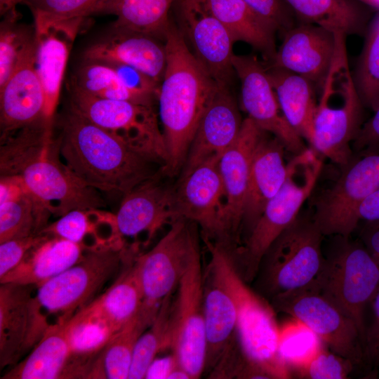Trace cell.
Listing matches in <instances>:
<instances>
[{
  "instance_id": "cell-1",
  "label": "cell",
  "mask_w": 379,
  "mask_h": 379,
  "mask_svg": "<svg viewBox=\"0 0 379 379\" xmlns=\"http://www.w3.org/2000/svg\"><path fill=\"white\" fill-rule=\"evenodd\" d=\"M55 138L69 171L98 191L125 195L141 183L164 174V166L93 124L72 107L58 124Z\"/></svg>"
},
{
  "instance_id": "cell-2",
  "label": "cell",
  "mask_w": 379,
  "mask_h": 379,
  "mask_svg": "<svg viewBox=\"0 0 379 379\" xmlns=\"http://www.w3.org/2000/svg\"><path fill=\"white\" fill-rule=\"evenodd\" d=\"M0 141L1 175L20 177L52 214L60 217L74 209L105 207L98 190L84 184L60 161L53 132L44 121Z\"/></svg>"
},
{
  "instance_id": "cell-3",
  "label": "cell",
  "mask_w": 379,
  "mask_h": 379,
  "mask_svg": "<svg viewBox=\"0 0 379 379\" xmlns=\"http://www.w3.org/2000/svg\"><path fill=\"white\" fill-rule=\"evenodd\" d=\"M164 41L166 62L157 100L168 156L164 174L172 176L182 169L199 122L219 84L192 53L172 20Z\"/></svg>"
},
{
  "instance_id": "cell-4",
  "label": "cell",
  "mask_w": 379,
  "mask_h": 379,
  "mask_svg": "<svg viewBox=\"0 0 379 379\" xmlns=\"http://www.w3.org/2000/svg\"><path fill=\"white\" fill-rule=\"evenodd\" d=\"M203 239L211 255L208 266L234 302L237 336L246 360L267 378H289V368L278 353L279 326L274 307L246 285L227 249L217 242Z\"/></svg>"
},
{
  "instance_id": "cell-5",
  "label": "cell",
  "mask_w": 379,
  "mask_h": 379,
  "mask_svg": "<svg viewBox=\"0 0 379 379\" xmlns=\"http://www.w3.org/2000/svg\"><path fill=\"white\" fill-rule=\"evenodd\" d=\"M347 36L335 32L334 55L320 87L310 143L320 155L341 166L353 156L350 145L364 124V107L350 68Z\"/></svg>"
},
{
  "instance_id": "cell-6",
  "label": "cell",
  "mask_w": 379,
  "mask_h": 379,
  "mask_svg": "<svg viewBox=\"0 0 379 379\" xmlns=\"http://www.w3.org/2000/svg\"><path fill=\"white\" fill-rule=\"evenodd\" d=\"M320 154L306 148L288 163V175L283 185L265 209L234 257L237 269L246 282L258 274L266 251L298 217L304 202L312 194L322 169Z\"/></svg>"
},
{
  "instance_id": "cell-7",
  "label": "cell",
  "mask_w": 379,
  "mask_h": 379,
  "mask_svg": "<svg viewBox=\"0 0 379 379\" xmlns=\"http://www.w3.org/2000/svg\"><path fill=\"white\" fill-rule=\"evenodd\" d=\"M339 237V244L324 257L321 271L307 286L356 323L364 343V310L379 288V265L363 244Z\"/></svg>"
},
{
  "instance_id": "cell-8",
  "label": "cell",
  "mask_w": 379,
  "mask_h": 379,
  "mask_svg": "<svg viewBox=\"0 0 379 379\" xmlns=\"http://www.w3.org/2000/svg\"><path fill=\"white\" fill-rule=\"evenodd\" d=\"M133 251L124 241L89 248L76 264L36 288L41 311L63 324L95 298Z\"/></svg>"
},
{
  "instance_id": "cell-9",
  "label": "cell",
  "mask_w": 379,
  "mask_h": 379,
  "mask_svg": "<svg viewBox=\"0 0 379 379\" xmlns=\"http://www.w3.org/2000/svg\"><path fill=\"white\" fill-rule=\"evenodd\" d=\"M323 237L312 218L298 215L273 241L260 262L258 274L263 293L272 298L313 281L325 259Z\"/></svg>"
},
{
  "instance_id": "cell-10",
  "label": "cell",
  "mask_w": 379,
  "mask_h": 379,
  "mask_svg": "<svg viewBox=\"0 0 379 379\" xmlns=\"http://www.w3.org/2000/svg\"><path fill=\"white\" fill-rule=\"evenodd\" d=\"M197 228L196 223L177 218L153 248L135 257L142 293L137 319L145 329L154 321L165 298L178 287L193 252L199 246Z\"/></svg>"
},
{
  "instance_id": "cell-11",
  "label": "cell",
  "mask_w": 379,
  "mask_h": 379,
  "mask_svg": "<svg viewBox=\"0 0 379 379\" xmlns=\"http://www.w3.org/2000/svg\"><path fill=\"white\" fill-rule=\"evenodd\" d=\"M359 152L315 201L312 218L324 236L349 237L359 225L360 205L379 189V145Z\"/></svg>"
},
{
  "instance_id": "cell-12",
  "label": "cell",
  "mask_w": 379,
  "mask_h": 379,
  "mask_svg": "<svg viewBox=\"0 0 379 379\" xmlns=\"http://www.w3.org/2000/svg\"><path fill=\"white\" fill-rule=\"evenodd\" d=\"M85 118L161 163L167 151L153 105L96 97L71 88V105Z\"/></svg>"
},
{
  "instance_id": "cell-13",
  "label": "cell",
  "mask_w": 379,
  "mask_h": 379,
  "mask_svg": "<svg viewBox=\"0 0 379 379\" xmlns=\"http://www.w3.org/2000/svg\"><path fill=\"white\" fill-rule=\"evenodd\" d=\"M271 305L305 324L354 366L365 364L364 341L356 323L314 288L306 286L277 295Z\"/></svg>"
},
{
  "instance_id": "cell-14",
  "label": "cell",
  "mask_w": 379,
  "mask_h": 379,
  "mask_svg": "<svg viewBox=\"0 0 379 379\" xmlns=\"http://www.w3.org/2000/svg\"><path fill=\"white\" fill-rule=\"evenodd\" d=\"M172 313L171 346L179 365L199 378L204 373V272L199 246L194 250L177 287Z\"/></svg>"
},
{
  "instance_id": "cell-15",
  "label": "cell",
  "mask_w": 379,
  "mask_h": 379,
  "mask_svg": "<svg viewBox=\"0 0 379 379\" xmlns=\"http://www.w3.org/2000/svg\"><path fill=\"white\" fill-rule=\"evenodd\" d=\"M172 8L192 53L214 81L229 86L235 74L234 41L208 0H175Z\"/></svg>"
},
{
  "instance_id": "cell-16",
  "label": "cell",
  "mask_w": 379,
  "mask_h": 379,
  "mask_svg": "<svg viewBox=\"0 0 379 379\" xmlns=\"http://www.w3.org/2000/svg\"><path fill=\"white\" fill-rule=\"evenodd\" d=\"M263 130L250 118L243 121L236 141L221 156L219 170L225 199L217 241L235 253L241 237L244 206L247 192L251 161Z\"/></svg>"
},
{
  "instance_id": "cell-17",
  "label": "cell",
  "mask_w": 379,
  "mask_h": 379,
  "mask_svg": "<svg viewBox=\"0 0 379 379\" xmlns=\"http://www.w3.org/2000/svg\"><path fill=\"white\" fill-rule=\"evenodd\" d=\"M34 286L0 285V366H13L31 351L48 326L34 295Z\"/></svg>"
},
{
  "instance_id": "cell-18",
  "label": "cell",
  "mask_w": 379,
  "mask_h": 379,
  "mask_svg": "<svg viewBox=\"0 0 379 379\" xmlns=\"http://www.w3.org/2000/svg\"><path fill=\"white\" fill-rule=\"evenodd\" d=\"M232 65L241 81V105L259 128L279 139L286 150L297 154L307 147L286 119L267 69L253 55H234Z\"/></svg>"
},
{
  "instance_id": "cell-19",
  "label": "cell",
  "mask_w": 379,
  "mask_h": 379,
  "mask_svg": "<svg viewBox=\"0 0 379 379\" xmlns=\"http://www.w3.org/2000/svg\"><path fill=\"white\" fill-rule=\"evenodd\" d=\"M220 158H213L178 180L174 187L173 211L177 218L201 227L203 238L217 241L225 192L219 170Z\"/></svg>"
},
{
  "instance_id": "cell-20",
  "label": "cell",
  "mask_w": 379,
  "mask_h": 379,
  "mask_svg": "<svg viewBox=\"0 0 379 379\" xmlns=\"http://www.w3.org/2000/svg\"><path fill=\"white\" fill-rule=\"evenodd\" d=\"M229 86L218 84L190 145L179 180L213 158H220L237 139L243 124Z\"/></svg>"
},
{
  "instance_id": "cell-21",
  "label": "cell",
  "mask_w": 379,
  "mask_h": 379,
  "mask_svg": "<svg viewBox=\"0 0 379 379\" xmlns=\"http://www.w3.org/2000/svg\"><path fill=\"white\" fill-rule=\"evenodd\" d=\"M335 44V32L302 22L284 35L269 67L293 72L321 87L331 67Z\"/></svg>"
},
{
  "instance_id": "cell-22",
  "label": "cell",
  "mask_w": 379,
  "mask_h": 379,
  "mask_svg": "<svg viewBox=\"0 0 379 379\" xmlns=\"http://www.w3.org/2000/svg\"><path fill=\"white\" fill-rule=\"evenodd\" d=\"M285 150L286 148L279 139L263 131L251 164L241 233L245 240L268 201L286 179L288 164L284 162Z\"/></svg>"
},
{
  "instance_id": "cell-23",
  "label": "cell",
  "mask_w": 379,
  "mask_h": 379,
  "mask_svg": "<svg viewBox=\"0 0 379 379\" xmlns=\"http://www.w3.org/2000/svg\"><path fill=\"white\" fill-rule=\"evenodd\" d=\"M36 48L0 86V139L44 121V93L35 66Z\"/></svg>"
},
{
  "instance_id": "cell-24",
  "label": "cell",
  "mask_w": 379,
  "mask_h": 379,
  "mask_svg": "<svg viewBox=\"0 0 379 379\" xmlns=\"http://www.w3.org/2000/svg\"><path fill=\"white\" fill-rule=\"evenodd\" d=\"M82 20L60 22L35 31V66L44 93V121L50 131H53L55 114L72 44Z\"/></svg>"
},
{
  "instance_id": "cell-25",
  "label": "cell",
  "mask_w": 379,
  "mask_h": 379,
  "mask_svg": "<svg viewBox=\"0 0 379 379\" xmlns=\"http://www.w3.org/2000/svg\"><path fill=\"white\" fill-rule=\"evenodd\" d=\"M174 187L160 181V175L135 187L123 196L115 214L121 237L147 233L148 240L166 223L175 220Z\"/></svg>"
},
{
  "instance_id": "cell-26",
  "label": "cell",
  "mask_w": 379,
  "mask_h": 379,
  "mask_svg": "<svg viewBox=\"0 0 379 379\" xmlns=\"http://www.w3.org/2000/svg\"><path fill=\"white\" fill-rule=\"evenodd\" d=\"M84 61L117 62L135 67L161 84L166 67L164 41L146 34L113 28L107 36L88 46Z\"/></svg>"
},
{
  "instance_id": "cell-27",
  "label": "cell",
  "mask_w": 379,
  "mask_h": 379,
  "mask_svg": "<svg viewBox=\"0 0 379 379\" xmlns=\"http://www.w3.org/2000/svg\"><path fill=\"white\" fill-rule=\"evenodd\" d=\"M204 299L206 343L204 372L210 373L225 351L238 340L234 302L208 265L204 272Z\"/></svg>"
},
{
  "instance_id": "cell-28",
  "label": "cell",
  "mask_w": 379,
  "mask_h": 379,
  "mask_svg": "<svg viewBox=\"0 0 379 379\" xmlns=\"http://www.w3.org/2000/svg\"><path fill=\"white\" fill-rule=\"evenodd\" d=\"M0 178V243L40 233L52 214L48 208L20 177Z\"/></svg>"
},
{
  "instance_id": "cell-29",
  "label": "cell",
  "mask_w": 379,
  "mask_h": 379,
  "mask_svg": "<svg viewBox=\"0 0 379 379\" xmlns=\"http://www.w3.org/2000/svg\"><path fill=\"white\" fill-rule=\"evenodd\" d=\"M91 248L48 235L18 266L1 277L0 284L10 282L37 288L76 264Z\"/></svg>"
},
{
  "instance_id": "cell-30",
  "label": "cell",
  "mask_w": 379,
  "mask_h": 379,
  "mask_svg": "<svg viewBox=\"0 0 379 379\" xmlns=\"http://www.w3.org/2000/svg\"><path fill=\"white\" fill-rule=\"evenodd\" d=\"M62 324L71 350L69 378H88L100 354L117 333L86 307Z\"/></svg>"
},
{
  "instance_id": "cell-31",
  "label": "cell",
  "mask_w": 379,
  "mask_h": 379,
  "mask_svg": "<svg viewBox=\"0 0 379 379\" xmlns=\"http://www.w3.org/2000/svg\"><path fill=\"white\" fill-rule=\"evenodd\" d=\"M71 350L62 324H51L25 359L1 379L69 378Z\"/></svg>"
},
{
  "instance_id": "cell-32",
  "label": "cell",
  "mask_w": 379,
  "mask_h": 379,
  "mask_svg": "<svg viewBox=\"0 0 379 379\" xmlns=\"http://www.w3.org/2000/svg\"><path fill=\"white\" fill-rule=\"evenodd\" d=\"M266 69L286 119L302 138L310 143L317 105L316 86L293 72L275 67Z\"/></svg>"
},
{
  "instance_id": "cell-33",
  "label": "cell",
  "mask_w": 379,
  "mask_h": 379,
  "mask_svg": "<svg viewBox=\"0 0 379 379\" xmlns=\"http://www.w3.org/2000/svg\"><path fill=\"white\" fill-rule=\"evenodd\" d=\"M302 22L333 32L364 36L371 22V6L358 0H284Z\"/></svg>"
},
{
  "instance_id": "cell-34",
  "label": "cell",
  "mask_w": 379,
  "mask_h": 379,
  "mask_svg": "<svg viewBox=\"0 0 379 379\" xmlns=\"http://www.w3.org/2000/svg\"><path fill=\"white\" fill-rule=\"evenodd\" d=\"M134 258L132 255L126 260L125 269L105 292L85 306L116 333L137 316L142 301Z\"/></svg>"
},
{
  "instance_id": "cell-35",
  "label": "cell",
  "mask_w": 379,
  "mask_h": 379,
  "mask_svg": "<svg viewBox=\"0 0 379 379\" xmlns=\"http://www.w3.org/2000/svg\"><path fill=\"white\" fill-rule=\"evenodd\" d=\"M40 233L97 247L122 241L115 214L101 208L74 209L46 226Z\"/></svg>"
},
{
  "instance_id": "cell-36",
  "label": "cell",
  "mask_w": 379,
  "mask_h": 379,
  "mask_svg": "<svg viewBox=\"0 0 379 379\" xmlns=\"http://www.w3.org/2000/svg\"><path fill=\"white\" fill-rule=\"evenodd\" d=\"M215 16L232 41L245 42L271 61L277 48L276 31L244 0H208Z\"/></svg>"
},
{
  "instance_id": "cell-37",
  "label": "cell",
  "mask_w": 379,
  "mask_h": 379,
  "mask_svg": "<svg viewBox=\"0 0 379 379\" xmlns=\"http://www.w3.org/2000/svg\"><path fill=\"white\" fill-rule=\"evenodd\" d=\"M175 0H108L99 13L116 16L112 27L138 32L164 41Z\"/></svg>"
},
{
  "instance_id": "cell-38",
  "label": "cell",
  "mask_w": 379,
  "mask_h": 379,
  "mask_svg": "<svg viewBox=\"0 0 379 379\" xmlns=\"http://www.w3.org/2000/svg\"><path fill=\"white\" fill-rule=\"evenodd\" d=\"M173 302V292L163 300L154 321L137 340L128 379L145 378L149 366L157 355L171 349Z\"/></svg>"
},
{
  "instance_id": "cell-39",
  "label": "cell",
  "mask_w": 379,
  "mask_h": 379,
  "mask_svg": "<svg viewBox=\"0 0 379 379\" xmlns=\"http://www.w3.org/2000/svg\"><path fill=\"white\" fill-rule=\"evenodd\" d=\"M145 330L137 316L128 323L105 346L89 378L128 379L135 344Z\"/></svg>"
},
{
  "instance_id": "cell-40",
  "label": "cell",
  "mask_w": 379,
  "mask_h": 379,
  "mask_svg": "<svg viewBox=\"0 0 379 379\" xmlns=\"http://www.w3.org/2000/svg\"><path fill=\"white\" fill-rule=\"evenodd\" d=\"M15 10L3 16L0 26V86H3L20 62L36 48L34 26L19 22Z\"/></svg>"
},
{
  "instance_id": "cell-41",
  "label": "cell",
  "mask_w": 379,
  "mask_h": 379,
  "mask_svg": "<svg viewBox=\"0 0 379 379\" xmlns=\"http://www.w3.org/2000/svg\"><path fill=\"white\" fill-rule=\"evenodd\" d=\"M72 88L99 98L151 105L126 88L114 70L100 61H84L73 77Z\"/></svg>"
},
{
  "instance_id": "cell-42",
  "label": "cell",
  "mask_w": 379,
  "mask_h": 379,
  "mask_svg": "<svg viewBox=\"0 0 379 379\" xmlns=\"http://www.w3.org/2000/svg\"><path fill=\"white\" fill-rule=\"evenodd\" d=\"M364 36L353 78L364 107L375 112L379 107V13Z\"/></svg>"
},
{
  "instance_id": "cell-43",
  "label": "cell",
  "mask_w": 379,
  "mask_h": 379,
  "mask_svg": "<svg viewBox=\"0 0 379 379\" xmlns=\"http://www.w3.org/2000/svg\"><path fill=\"white\" fill-rule=\"evenodd\" d=\"M108 0H25L36 32L60 22L84 19L99 13Z\"/></svg>"
},
{
  "instance_id": "cell-44",
  "label": "cell",
  "mask_w": 379,
  "mask_h": 379,
  "mask_svg": "<svg viewBox=\"0 0 379 379\" xmlns=\"http://www.w3.org/2000/svg\"><path fill=\"white\" fill-rule=\"evenodd\" d=\"M322 341L298 320L279 327L278 353L287 366L298 370L305 366L322 347Z\"/></svg>"
},
{
  "instance_id": "cell-45",
  "label": "cell",
  "mask_w": 379,
  "mask_h": 379,
  "mask_svg": "<svg viewBox=\"0 0 379 379\" xmlns=\"http://www.w3.org/2000/svg\"><path fill=\"white\" fill-rule=\"evenodd\" d=\"M354 366L350 360L322 347L305 366L296 371L303 378L345 379Z\"/></svg>"
},
{
  "instance_id": "cell-46",
  "label": "cell",
  "mask_w": 379,
  "mask_h": 379,
  "mask_svg": "<svg viewBox=\"0 0 379 379\" xmlns=\"http://www.w3.org/2000/svg\"><path fill=\"white\" fill-rule=\"evenodd\" d=\"M105 63L114 70L126 88L141 97L149 105H154V100L158 99L161 84L135 67L117 62Z\"/></svg>"
},
{
  "instance_id": "cell-47",
  "label": "cell",
  "mask_w": 379,
  "mask_h": 379,
  "mask_svg": "<svg viewBox=\"0 0 379 379\" xmlns=\"http://www.w3.org/2000/svg\"><path fill=\"white\" fill-rule=\"evenodd\" d=\"M276 32L285 34L295 26L293 11L284 0H244Z\"/></svg>"
},
{
  "instance_id": "cell-48",
  "label": "cell",
  "mask_w": 379,
  "mask_h": 379,
  "mask_svg": "<svg viewBox=\"0 0 379 379\" xmlns=\"http://www.w3.org/2000/svg\"><path fill=\"white\" fill-rule=\"evenodd\" d=\"M48 234L39 233L0 243V278L18 266L33 248Z\"/></svg>"
},
{
  "instance_id": "cell-49",
  "label": "cell",
  "mask_w": 379,
  "mask_h": 379,
  "mask_svg": "<svg viewBox=\"0 0 379 379\" xmlns=\"http://www.w3.org/2000/svg\"><path fill=\"white\" fill-rule=\"evenodd\" d=\"M373 318L366 327L364 350L365 364L379 369V288L371 300Z\"/></svg>"
},
{
  "instance_id": "cell-50",
  "label": "cell",
  "mask_w": 379,
  "mask_h": 379,
  "mask_svg": "<svg viewBox=\"0 0 379 379\" xmlns=\"http://www.w3.org/2000/svg\"><path fill=\"white\" fill-rule=\"evenodd\" d=\"M179 363L175 355H167L161 358H155L149 366L145 378L146 379H168L171 373L178 366Z\"/></svg>"
},
{
  "instance_id": "cell-51",
  "label": "cell",
  "mask_w": 379,
  "mask_h": 379,
  "mask_svg": "<svg viewBox=\"0 0 379 379\" xmlns=\"http://www.w3.org/2000/svg\"><path fill=\"white\" fill-rule=\"evenodd\" d=\"M360 238L363 245L379 265V219L364 222Z\"/></svg>"
},
{
  "instance_id": "cell-52",
  "label": "cell",
  "mask_w": 379,
  "mask_h": 379,
  "mask_svg": "<svg viewBox=\"0 0 379 379\" xmlns=\"http://www.w3.org/2000/svg\"><path fill=\"white\" fill-rule=\"evenodd\" d=\"M357 219L359 222L379 219V189L361 203L358 209Z\"/></svg>"
},
{
  "instance_id": "cell-53",
  "label": "cell",
  "mask_w": 379,
  "mask_h": 379,
  "mask_svg": "<svg viewBox=\"0 0 379 379\" xmlns=\"http://www.w3.org/2000/svg\"><path fill=\"white\" fill-rule=\"evenodd\" d=\"M25 0H0V15L1 17L11 11L16 10L18 4Z\"/></svg>"
},
{
  "instance_id": "cell-54",
  "label": "cell",
  "mask_w": 379,
  "mask_h": 379,
  "mask_svg": "<svg viewBox=\"0 0 379 379\" xmlns=\"http://www.w3.org/2000/svg\"><path fill=\"white\" fill-rule=\"evenodd\" d=\"M372 8L379 9V0H358Z\"/></svg>"
}]
</instances>
